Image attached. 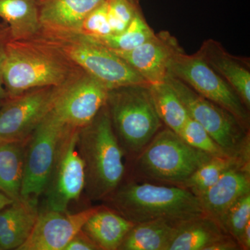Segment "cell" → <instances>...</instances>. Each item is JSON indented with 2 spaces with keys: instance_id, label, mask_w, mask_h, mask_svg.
I'll use <instances>...</instances> for the list:
<instances>
[{
  "instance_id": "1",
  "label": "cell",
  "mask_w": 250,
  "mask_h": 250,
  "mask_svg": "<svg viewBox=\"0 0 250 250\" xmlns=\"http://www.w3.org/2000/svg\"><path fill=\"white\" fill-rule=\"evenodd\" d=\"M83 72L62 51L39 36L10 40L6 45L2 80L8 98L36 88L64 86Z\"/></svg>"
},
{
  "instance_id": "2",
  "label": "cell",
  "mask_w": 250,
  "mask_h": 250,
  "mask_svg": "<svg viewBox=\"0 0 250 250\" xmlns=\"http://www.w3.org/2000/svg\"><path fill=\"white\" fill-rule=\"evenodd\" d=\"M103 201L134 225L159 219L185 221L205 215L198 197L178 186L122 182Z\"/></svg>"
},
{
  "instance_id": "3",
  "label": "cell",
  "mask_w": 250,
  "mask_h": 250,
  "mask_svg": "<svg viewBox=\"0 0 250 250\" xmlns=\"http://www.w3.org/2000/svg\"><path fill=\"white\" fill-rule=\"evenodd\" d=\"M77 148L84 164L87 196L104 200L121 185L126 172L124 152L106 105L90 124L79 130Z\"/></svg>"
},
{
  "instance_id": "4",
  "label": "cell",
  "mask_w": 250,
  "mask_h": 250,
  "mask_svg": "<svg viewBox=\"0 0 250 250\" xmlns=\"http://www.w3.org/2000/svg\"><path fill=\"white\" fill-rule=\"evenodd\" d=\"M106 105L125 156L133 160L164 127L149 85L112 88L108 90Z\"/></svg>"
},
{
  "instance_id": "5",
  "label": "cell",
  "mask_w": 250,
  "mask_h": 250,
  "mask_svg": "<svg viewBox=\"0 0 250 250\" xmlns=\"http://www.w3.org/2000/svg\"><path fill=\"white\" fill-rule=\"evenodd\" d=\"M212 157L166 126L135 158L134 172L141 179L180 187Z\"/></svg>"
},
{
  "instance_id": "6",
  "label": "cell",
  "mask_w": 250,
  "mask_h": 250,
  "mask_svg": "<svg viewBox=\"0 0 250 250\" xmlns=\"http://www.w3.org/2000/svg\"><path fill=\"white\" fill-rule=\"evenodd\" d=\"M37 36L62 51L109 90L125 85H149L124 59L89 38L76 33L42 30Z\"/></svg>"
},
{
  "instance_id": "7",
  "label": "cell",
  "mask_w": 250,
  "mask_h": 250,
  "mask_svg": "<svg viewBox=\"0 0 250 250\" xmlns=\"http://www.w3.org/2000/svg\"><path fill=\"white\" fill-rule=\"evenodd\" d=\"M165 80L182 100L190 118L201 125L229 156H250L249 128L178 79L168 75Z\"/></svg>"
},
{
  "instance_id": "8",
  "label": "cell",
  "mask_w": 250,
  "mask_h": 250,
  "mask_svg": "<svg viewBox=\"0 0 250 250\" xmlns=\"http://www.w3.org/2000/svg\"><path fill=\"white\" fill-rule=\"evenodd\" d=\"M168 75L182 81L204 98L228 110L249 128L250 110L231 85L197 53L189 55L183 49L177 52L169 63Z\"/></svg>"
},
{
  "instance_id": "9",
  "label": "cell",
  "mask_w": 250,
  "mask_h": 250,
  "mask_svg": "<svg viewBox=\"0 0 250 250\" xmlns=\"http://www.w3.org/2000/svg\"><path fill=\"white\" fill-rule=\"evenodd\" d=\"M66 126L49 111L28 139L21 197L36 200L43 194Z\"/></svg>"
},
{
  "instance_id": "10",
  "label": "cell",
  "mask_w": 250,
  "mask_h": 250,
  "mask_svg": "<svg viewBox=\"0 0 250 250\" xmlns=\"http://www.w3.org/2000/svg\"><path fill=\"white\" fill-rule=\"evenodd\" d=\"M80 129L67 128L61 140L43 194L45 209L67 211L84 191V164L77 148Z\"/></svg>"
},
{
  "instance_id": "11",
  "label": "cell",
  "mask_w": 250,
  "mask_h": 250,
  "mask_svg": "<svg viewBox=\"0 0 250 250\" xmlns=\"http://www.w3.org/2000/svg\"><path fill=\"white\" fill-rule=\"evenodd\" d=\"M108 88L86 72L59 89L50 112L67 128L80 129L106 105Z\"/></svg>"
},
{
  "instance_id": "12",
  "label": "cell",
  "mask_w": 250,
  "mask_h": 250,
  "mask_svg": "<svg viewBox=\"0 0 250 250\" xmlns=\"http://www.w3.org/2000/svg\"><path fill=\"white\" fill-rule=\"evenodd\" d=\"M62 87L28 90L0 107V141H27L50 111Z\"/></svg>"
},
{
  "instance_id": "13",
  "label": "cell",
  "mask_w": 250,
  "mask_h": 250,
  "mask_svg": "<svg viewBox=\"0 0 250 250\" xmlns=\"http://www.w3.org/2000/svg\"><path fill=\"white\" fill-rule=\"evenodd\" d=\"M97 207L75 213L67 210L39 211L30 236L18 250H64Z\"/></svg>"
},
{
  "instance_id": "14",
  "label": "cell",
  "mask_w": 250,
  "mask_h": 250,
  "mask_svg": "<svg viewBox=\"0 0 250 250\" xmlns=\"http://www.w3.org/2000/svg\"><path fill=\"white\" fill-rule=\"evenodd\" d=\"M181 50L182 47L174 36L161 31L132 50L113 52L150 85L165 81L171 59Z\"/></svg>"
},
{
  "instance_id": "15",
  "label": "cell",
  "mask_w": 250,
  "mask_h": 250,
  "mask_svg": "<svg viewBox=\"0 0 250 250\" xmlns=\"http://www.w3.org/2000/svg\"><path fill=\"white\" fill-rule=\"evenodd\" d=\"M250 192V164L246 161L225 172L197 197L205 214L220 222L230 206Z\"/></svg>"
},
{
  "instance_id": "16",
  "label": "cell",
  "mask_w": 250,
  "mask_h": 250,
  "mask_svg": "<svg viewBox=\"0 0 250 250\" xmlns=\"http://www.w3.org/2000/svg\"><path fill=\"white\" fill-rule=\"evenodd\" d=\"M197 54L231 85L250 110L249 62L228 53L220 42L211 39L205 41Z\"/></svg>"
},
{
  "instance_id": "17",
  "label": "cell",
  "mask_w": 250,
  "mask_h": 250,
  "mask_svg": "<svg viewBox=\"0 0 250 250\" xmlns=\"http://www.w3.org/2000/svg\"><path fill=\"white\" fill-rule=\"evenodd\" d=\"M106 0H41V29L54 32L77 33L85 18Z\"/></svg>"
},
{
  "instance_id": "18",
  "label": "cell",
  "mask_w": 250,
  "mask_h": 250,
  "mask_svg": "<svg viewBox=\"0 0 250 250\" xmlns=\"http://www.w3.org/2000/svg\"><path fill=\"white\" fill-rule=\"evenodd\" d=\"M134 224L106 206L97 207L82 231L99 250H119L123 240Z\"/></svg>"
},
{
  "instance_id": "19",
  "label": "cell",
  "mask_w": 250,
  "mask_h": 250,
  "mask_svg": "<svg viewBox=\"0 0 250 250\" xmlns=\"http://www.w3.org/2000/svg\"><path fill=\"white\" fill-rule=\"evenodd\" d=\"M182 222L159 219L136 224L125 236L119 250H167Z\"/></svg>"
},
{
  "instance_id": "20",
  "label": "cell",
  "mask_w": 250,
  "mask_h": 250,
  "mask_svg": "<svg viewBox=\"0 0 250 250\" xmlns=\"http://www.w3.org/2000/svg\"><path fill=\"white\" fill-rule=\"evenodd\" d=\"M229 233L207 215L182 222L167 250H206Z\"/></svg>"
},
{
  "instance_id": "21",
  "label": "cell",
  "mask_w": 250,
  "mask_h": 250,
  "mask_svg": "<svg viewBox=\"0 0 250 250\" xmlns=\"http://www.w3.org/2000/svg\"><path fill=\"white\" fill-rule=\"evenodd\" d=\"M0 18L9 26L11 40L33 39L41 29L39 0H0Z\"/></svg>"
},
{
  "instance_id": "22",
  "label": "cell",
  "mask_w": 250,
  "mask_h": 250,
  "mask_svg": "<svg viewBox=\"0 0 250 250\" xmlns=\"http://www.w3.org/2000/svg\"><path fill=\"white\" fill-rule=\"evenodd\" d=\"M27 141H0V191L14 201L22 199L21 189Z\"/></svg>"
},
{
  "instance_id": "23",
  "label": "cell",
  "mask_w": 250,
  "mask_h": 250,
  "mask_svg": "<svg viewBox=\"0 0 250 250\" xmlns=\"http://www.w3.org/2000/svg\"><path fill=\"white\" fill-rule=\"evenodd\" d=\"M154 106L163 124L179 134L190 118L182 100L166 81L149 85Z\"/></svg>"
},
{
  "instance_id": "24",
  "label": "cell",
  "mask_w": 250,
  "mask_h": 250,
  "mask_svg": "<svg viewBox=\"0 0 250 250\" xmlns=\"http://www.w3.org/2000/svg\"><path fill=\"white\" fill-rule=\"evenodd\" d=\"M246 161H250V156L212 157L180 187L185 188L198 197L213 186L225 172Z\"/></svg>"
},
{
  "instance_id": "25",
  "label": "cell",
  "mask_w": 250,
  "mask_h": 250,
  "mask_svg": "<svg viewBox=\"0 0 250 250\" xmlns=\"http://www.w3.org/2000/svg\"><path fill=\"white\" fill-rule=\"evenodd\" d=\"M154 35V31L139 11L129 26L121 34L100 39H89L111 50L127 52L139 47Z\"/></svg>"
},
{
  "instance_id": "26",
  "label": "cell",
  "mask_w": 250,
  "mask_h": 250,
  "mask_svg": "<svg viewBox=\"0 0 250 250\" xmlns=\"http://www.w3.org/2000/svg\"><path fill=\"white\" fill-rule=\"evenodd\" d=\"M178 134L192 147L213 157L229 156L201 125L192 118L188 120Z\"/></svg>"
},
{
  "instance_id": "27",
  "label": "cell",
  "mask_w": 250,
  "mask_h": 250,
  "mask_svg": "<svg viewBox=\"0 0 250 250\" xmlns=\"http://www.w3.org/2000/svg\"><path fill=\"white\" fill-rule=\"evenodd\" d=\"M250 222V192L230 206L219 223L229 234L238 241L243 229Z\"/></svg>"
},
{
  "instance_id": "28",
  "label": "cell",
  "mask_w": 250,
  "mask_h": 250,
  "mask_svg": "<svg viewBox=\"0 0 250 250\" xmlns=\"http://www.w3.org/2000/svg\"><path fill=\"white\" fill-rule=\"evenodd\" d=\"M139 11L136 0H108V21L112 35L125 31Z\"/></svg>"
},
{
  "instance_id": "29",
  "label": "cell",
  "mask_w": 250,
  "mask_h": 250,
  "mask_svg": "<svg viewBox=\"0 0 250 250\" xmlns=\"http://www.w3.org/2000/svg\"><path fill=\"white\" fill-rule=\"evenodd\" d=\"M108 0L95 8L82 22L76 34L91 39H100L112 35L108 16Z\"/></svg>"
},
{
  "instance_id": "30",
  "label": "cell",
  "mask_w": 250,
  "mask_h": 250,
  "mask_svg": "<svg viewBox=\"0 0 250 250\" xmlns=\"http://www.w3.org/2000/svg\"><path fill=\"white\" fill-rule=\"evenodd\" d=\"M38 202L22 198L0 210V237L28 215L39 210Z\"/></svg>"
},
{
  "instance_id": "31",
  "label": "cell",
  "mask_w": 250,
  "mask_h": 250,
  "mask_svg": "<svg viewBox=\"0 0 250 250\" xmlns=\"http://www.w3.org/2000/svg\"><path fill=\"white\" fill-rule=\"evenodd\" d=\"M10 40H11V37L9 26L4 22L0 23V100H2L8 99L7 94L3 85L2 71L6 45Z\"/></svg>"
},
{
  "instance_id": "32",
  "label": "cell",
  "mask_w": 250,
  "mask_h": 250,
  "mask_svg": "<svg viewBox=\"0 0 250 250\" xmlns=\"http://www.w3.org/2000/svg\"><path fill=\"white\" fill-rule=\"evenodd\" d=\"M98 248L82 229L79 231L64 250H98Z\"/></svg>"
},
{
  "instance_id": "33",
  "label": "cell",
  "mask_w": 250,
  "mask_h": 250,
  "mask_svg": "<svg viewBox=\"0 0 250 250\" xmlns=\"http://www.w3.org/2000/svg\"><path fill=\"white\" fill-rule=\"evenodd\" d=\"M241 250V246L238 241L228 234L215 242L213 244L208 246L206 250Z\"/></svg>"
},
{
  "instance_id": "34",
  "label": "cell",
  "mask_w": 250,
  "mask_h": 250,
  "mask_svg": "<svg viewBox=\"0 0 250 250\" xmlns=\"http://www.w3.org/2000/svg\"><path fill=\"white\" fill-rule=\"evenodd\" d=\"M241 250H249L250 249V222L243 229L241 236L238 240Z\"/></svg>"
},
{
  "instance_id": "35",
  "label": "cell",
  "mask_w": 250,
  "mask_h": 250,
  "mask_svg": "<svg viewBox=\"0 0 250 250\" xmlns=\"http://www.w3.org/2000/svg\"><path fill=\"white\" fill-rule=\"evenodd\" d=\"M15 201L12 199L6 196L2 192L0 191V210L11 205Z\"/></svg>"
},
{
  "instance_id": "36",
  "label": "cell",
  "mask_w": 250,
  "mask_h": 250,
  "mask_svg": "<svg viewBox=\"0 0 250 250\" xmlns=\"http://www.w3.org/2000/svg\"><path fill=\"white\" fill-rule=\"evenodd\" d=\"M4 100H0V107H1V105H2L3 103H4Z\"/></svg>"
},
{
  "instance_id": "37",
  "label": "cell",
  "mask_w": 250,
  "mask_h": 250,
  "mask_svg": "<svg viewBox=\"0 0 250 250\" xmlns=\"http://www.w3.org/2000/svg\"><path fill=\"white\" fill-rule=\"evenodd\" d=\"M39 1H41V0H39Z\"/></svg>"
}]
</instances>
